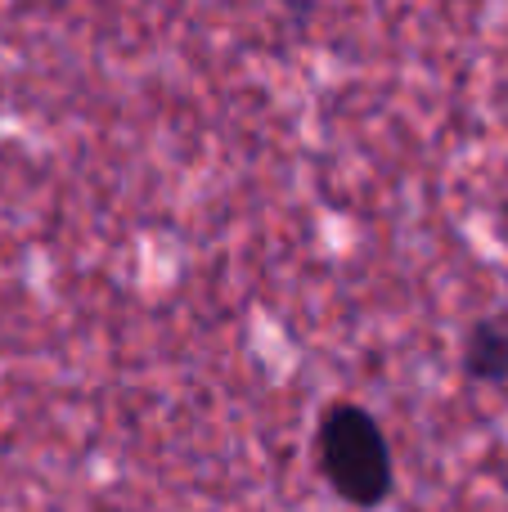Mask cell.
Wrapping results in <instances>:
<instances>
[{
	"mask_svg": "<svg viewBox=\"0 0 508 512\" xmlns=\"http://www.w3.org/2000/svg\"><path fill=\"white\" fill-rule=\"evenodd\" d=\"M320 472L347 504L374 508L392 495V454L383 427L360 405H333L320 418Z\"/></svg>",
	"mask_w": 508,
	"mask_h": 512,
	"instance_id": "1",
	"label": "cell"
},
{
	"mask_svg": "<svg viewBox=\"0 0 508 512\" xmlns=\"http://www.w3.org/2000/svg\"><path fill=\"white\" fill-rule=\"evenodd\" d=\"M464 373L473 382H504L508 378V328L504 324H482L468 328L464 342Z\"/></svg>",
	"mask_w": 508,
	"mask_h": 512,
	"instance_id": "2",
	"label": "cell"
}]
</instances>
